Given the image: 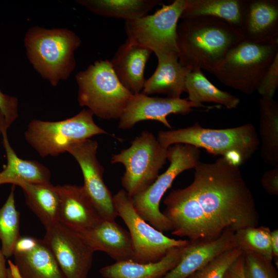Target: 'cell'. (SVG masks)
I'll use <instances>...</instances> for the list:
<instances>
[{
    "label": "cell",
    "instance_id": "5b68a950",
    "mask_svg": "<svg viewBox=\"0 0 278 278\" xmlns=\"http://www.w3.org/2000/svg\"><path fill=\"white\" fill-rule=\"evenodd\" d=\"M75 78L79 106L102 119H119L133 94L119 81L107 59L95 61Z\"/></svg>",
    "mask_w": 278,
    "mask_h": 278
},
{
    "label": "cell",
    "instance_id": "7a4b0ae2",
    "mask_svg": "<svg viewBox=\"0 0 278 278\" xmlns=\"http://www.w3.org/2000/svg\"><path fill=\"white\" fill-rule=\"evenodd\" d=\"M176 34L180 64L191 71L199 69L210 73L232 48L244 40L228 22L211 16L182 19Z\"/></svg>",
    "mask_w": 278,
    "mask_h": 278
},
{
    "label": "cell",
    "instance_id": "484cf974",
    "mask_svg": "<svg viewBox=\"0 0 278 278\" xmlns=\"http://www.w3.org/2000/svg\"><path fill=\"white\" fill-rule=\"evenodd\" d=\"M260 156L272 167H278V103L273 98L259 100Z\"/></svg>",
    "mask_w": 278,
    "mask_h": 278
},
{
    "label": "cell",
    "instance_id": "d590c367",
    "mask_svg": "<svg viewBox=\"0 0 278 278\" xmlns=\"http://www.w3.org/2000/svg\"><path fill=\"white\" fill-rule=\"evenodd\" d=\"M223 278H245L244 273L243 253L228 269Z\"/></svg>",
    "mask_w": 278,
    "mask_h": 278
},
{
    "label": "cell",
    "instance_id": "30bf717a",
    "mask_svg": "<svg viewBox=\"0 0 278 278\" xmlns=\"http://www.w3.org/2000/svg\"><path fill=\"white\" fill-rule=\"evenodd\" d=\"M186 0H175L152 14L125 21V30L129 42L150 50L157 57H178L177 27Z\"/></svg>",
    "mask_w": 278,
    "mask_h": 278
},
{
    "label": "cell",
    "instance_id": "e575fe53",
    "mask_svg": "<svg viewBox=\"0 0 278 278\" xmlns=\"http://www.w3.org/2000/svg\"><path fill=\"white\" fill-rule=\"evenodd\" d=\"M262 185L270 195H278V167H273L263 174L261 179Z\"/></svg>",
    "mask_w": 278,
    "mask_h": 278
},
{
    "label": "cell",
    "instance_id": "cb8c5ba5",
    "mask_svg": "<svg viewBox=\"0 0 278 278\" xmlns=\"http://www.w3.org/2000/svg\"><path fill=\"white\" fill-rule=\"evenodd\" d=\"M247 0H186L180 19L211 16L221 19L242 34ZM244 38V37H243Z\"/></svg>",
    "mask_w": 278,
    "mask_h": 278
},
{
    "label": "cell",
    "instance_id": "ab89813d",
    "mask_svg": "<svg viewBox=\"0 0 278 278\" xmlns=\"http://www.w3.org/2000/svg\"><path fill=\"white\" fill-rule=\"evenodd\" d=\"M4 119L3 116L2 115V114L0 113V134H1V131H2V125L3 120Z\"/></svg>",
    "mask_w": 278,
    "mask_h": 278
},
{
    "label": "cell",
    "instance_id": "f35d334b",
    "mask_svg": "<svg viewBox=\"0 0 278 278\" xmlns=\"http://www.w3.org/2000/svg\"><path fill=\"white\" fill-rule=\"evenodd\" d=\"M0 278H8L7 268L6 267L5 256L0 247Z\"/></svg>",
    "mask_w": 278,
    "mask_h": 278
},
{
    "label": "cell",
    "instance_id": "ba28073f",
    "mask_svg": "<svg viewBox=\"0 0 278 278\" xmlns=\"http://www.w3.org/2000/svg\"><path fill=\"white\" fill-rule=\"evenodd\" d=\"M168 148L153 133L145 130L128 148L112 156L111 164L120 163L125 166L121 184L131 197L145 190L156 180L167 160Z\"/></svg>",
    "mask_w": 278,
    "mask_h": 278
},
{
    "label": "cell",
    "instance_id": "f1b7e54d",
    "mask_svg": "<svg viewBox=\"0 0 278 278\" xmlns=\"http://www.w3.org/2000/svg\"><path fill=\"white\" fill-rule=\"evenodd\" d=\"M21 236L20 213L15 207L14 189L12 187L6 202L0 208V241L5 257L13 255L15 246Z\"/></svg>",
    "mask_w": 278,
    "mask_h": 278
},
{
    "label": "cell",
    "instance_id": "8fae6325",
    "mask_svg": "<svg viewBox=\"0 0 278 278\" xmlns=\"http://www.w3.org/2000/svg\"><path fill=\"white\" fill-rule=\"evenodd\" d=\"M117 216L124 221L131 237L132 260L139 263L158 261L171 249L186 246L189 240L169 238L142 218L134 208L132 198L121 189L113 196Z\"/></svg>",
    "mask_w": 278,
    "mask_h": 278
},
{
    "label": "cell",
    "instance_id": "74e56055",
    "mask_svg": "<svg viewBox=\"0 0 278 278\" xmlns=\"http://www.w3.org/2000/svg\"><path fill=\"white\" fill-rule=\"evenodd\" d=\"M8 263L9 265V267L7 268L8 278H21L15 265L10 260H8Z\"/></svg>",
    "mask_w": 278,
    "mask_h": 278
},
{
    "label": "cell",
    "instance_id": "836d02e7",
    "mask_svg": "<svg viewBox=\"0 0 278 278\" xmlns=\"http://www.w3.org/2000/svg\"><path fill=\"white\" fill-rule=\"evenodd\" d=\"M19 101L17 98L3 93L0 90V113L8 129L18 117Z\"/></svg>",
    "mask_w": 278,
    "mask_h": 278
},
{
    "label": "cell",
    "instance_id": "4fadbf2b",
    "mask_svg": "<svg viewBox=\"0 0 278 278\" xmlns=\"http://www.w3.org/2000/svg\"><path fill=\"white\" fill-rule=\"evenodd\" d=\"M97 142L89 138L72 145L66 152L78 162L83 177L82 187L101 218L115 220L117 214L113 196L104 182V169L97 158Z\"/></svg>",
    "mask_w": 278,
    "mask_h": 278
},
{
    "label": "cell",
    "instance_id": "277c9868",
    "mask_svg": "<svg viewBox=\"0 0 278 278\" xmlns=\"http://www.w3.org/2000/svg\"><path fill=\"white\" fill-rule=\"evenodd\" d=\"M24 42L27 58L34 69L56 86L60 81L66 80L74 70V52L81 41L67 28L33 26L27 31Z\"/></svg>",
    "mask_w": 278,
    "mask_h": 278
},
{
    "label": "cell",
    "instance_id": "d6986e66",
    "mask_svg": "<svg viewBox=\"0 0 278 278\" xmlns=\"http://www.w3.org/2000/svg\"><path fill=\"white\" fill-rule=\"evenodd\" d=\"M242 34L253 43L278 40V1L247 0Z\"/></svg>",
    "mask_w": 278,
    "mask_h": 278
},
{
    "label": "cell",
    "instance_id": "4316f807",
    "mask_svg": "<svg viewBox=\"0 0 278 278\" xmlns=\"http://www.w3.org/2000/svg\"><path fill=\"white\" fill-rule=\"evenodd\" d=\"M160 0H77V3L96 14L132 21L147 14Z\"/></svg>",
    "mask_w": 278,
    "mask_h": 278
},
{
    "label": "cell",
    "instance_id": "4dcf8cb0",
    "mask_svg": "<svg viewBox=\"0 0 278 278\" xmlns=\"http://www.w3.org/2000/svg\"><path fill=\"white\" fill-rule=\"evenodd\" d=\"M242 253L237 247L227 250L210 260L188 278H223L228 269Z\"/></svg>",
    "mask_w": 278,
    "mask_h": 278
},
{
    "label": "cell",
    "instance_id": "7402d4cb",
    "mask_svg": "<svg viewBox=\"0 0 278 278\" xmlns=\"http://www.w3.org/2000/svg\"><path fill=\"white\" fill-rule=\"evenodd\" d=\"M185 246L171 249L155 262H115L100 268L99 273L104 278H162L179 262Z\"/></svg>",
    "mask_w": 278,
    "mask_h": 278
},
{
    "label": "cell",
    "instance_id": "5bb4252c",
    "mask_svg": "<svg viewBox=\"0 0 278 278\" xmlns=\"http://www.w3.org/2000/svg\"><path fill=\"white\" fill-rule=\"evenodd\" d=\"M209 108L202 103L182 99L151 97L142 93L133 94L119 118L118 128L128 129L146 120L158 121L171 128L167 119L171 114L186 115L194 108Z\"/></svg>",
    "mask_w": 278,
    "mask_h": 278
},
{
    "label": "cell",
    "instance_id": "3957f363",
    "mask_svg": "<svg viewBox=\"0 0 278 278\" xmlns=\"http://www.w3.org/2000/svg\"><path fill=\"white\" fill-rule=\"evenodd\" d=\"M157 138L165 148L176 144L190 145L221 155L238 166L248 161L260 145L256 130L251 123L230 128L209 129L196 123L184 128L160 131Z\"/></svg>",
    "mask_w": 278,
    "mask_h": 278
},
{
    "label": "cell",
    "instance_id": "83f0119b",
    "mask_svg": "<svg viewBox=\"0 0 278 278\" xmlns=\"http://www.w3.org/2000/svg\"><path fill=\"white\" fill-rule=\"evenodd\" d=\"M186 92L189 101L202 103L213 102L231 110L236 108L240 99L215 86L204 76L201 70L190 71L185 81Z\"/></svg>",
    "mask_w": 278,
    "mask_h": 278
},
{
    "label": "cell",
    "instance_id": "9a60e30c",
    "mask_svg": "<svg viewBox=\"0 0 278 278\" xmlns=\"http://www.w3.org/2000/svg\"><path fill=\"white\" fill-rule=\"evenodd\" d=\"M13 255L21 278H66L43 239L21 236Z\"/></svg>",
    "mask_w": 278,
    "mask_h": 278
},
{
    "label": "cell",
    "instance_id": "52a82bcc",
    "mask_svg": "<svg viewBox=\"0 0 278 278\" xmlns=\"http://www.w3.org/2000/svg\"><path fill=\"white\" fill-rule=\"evenodd\" d=\"M93 115L90 110L83 109L60 121L33 119L24 133L25 138L41 157L57 156L77 143L107 134L95 124Z\"/></svg>",
    "mask_w": 278,
    "mask_h": 278
},
{
    "label": "cell",
    "instance_id": "ac0fdd59",
    "mask_svg": "<svg viewBox=\"0 0 278 278\" xmlns=\"http://www.w3.org/2000/svg\"><path fill=\"white\" fill-rule=\"evenodd\" d=\"M78 233L94 252H103L115 262L132 259L129 233L115 220L102 219L91 229Z\"/></svg>",
    "mask_w": 278,
    "mask_h": 278
},
{
    "label": "cell",
    "instance_id": "d6a6232c",
    "mask_svg": "<svg viewBox=\"0 0 278 278\" xmlns=\"http://www.w3.org/2000/svg\"><path fill=\"white\" fill-rule=\"evenodd\" d=\"M278 86V54L261 79L256 91L262 97L273 98Z\"/></svg>",
    "mask_w": 278,
    "mask_h": 278
},
{
    "label": "cell",
    "instance_id": "8d00e7d4",
    "mask_svg": "<svg viewBox=\"0 0 278 278\" xmlns=\"http://www.w3.org/2000/svg\"><path fill=\"white\" fill-rule=\"evenodd\" d=\"M271 245L273 259H274L276 267L278 266V230L274 229L271 233Z\"/></svg>",
    "mask_w": 278,
    "mask_h": 278
},
{
    "label": "cell",
    "instance_id": "e0dca14e",
    "mask_svg": "<svg viewBox=\"0 0 278 278\" xmlns=\"http://www.w3.org/2000/svg\"><path fill=\"white\" fill-rule=\"evenodd\" d=\"M234 234L227 231L215 239L189 240L179 262L162 278H188L215 257L235 247Z\"/></svg>",
    "mask_w": 278,
    "mask_h": 278
},
{
    "label": "cell",
    "instance_id": "6da1fadb",
    "mask_svg": "<svg viewBox=\"0 0 278 278\" xmlns=\"http://www.w3.org/2000/svg\"><path fill=\"white\" fill-rule=\"evenodd\" d=\"M194 169L193 182L163 201L173 235L208 240L227 231L258 226L255 200L238 166L221 157L212 163L199 161Z\"/></svg>",
    "mask_w": 278,
    "mask_h": 278
},
{
    "label": "cell",
    "instance_id": "44dd1931",
    "mask_svg": "<svg viewBox=\"0 0 278 278\" xmlns=\"http://www.w3.org/2000/svg\"><path fill=\"white\" fill-rule=\"evenodd\" d=\"M157 58V67L145 80L141 93L148 96L161 94L167 97L181 98L182 94L186 92V78L191 71L180 64L178 56H164Z\"/></svg>",
    "mask_w": 278,
    "mask_h": 278
},
{
    "label": "cell",
    "instance_id": "7c38bea8",
    "mask_svg": "<svg viewBox=\"0 0 278 278\" xmlns=\"http://www.w3.org/2000/svg\"><path fill=\"white\" fill-rule=\"evenodd\" d=\"M45 230L43 240L66 278H87L94 251L80 234L59 221Z\"/></svg>",
    "mask_w": 278,
    "mask_h": 278
},
{
    "label": "cell",
    "instance_id": "d4e9b609",
    "mask_svg": "<svg viewBox=\"0 0 278 278\" xmlns=\"http://www.w3.org/2000/svg\"><path fill=\"white\" fill-rule=\"evenodd\" d=\"M15 185L24 191L26 202L45 228L58 221L60 198L57 186L50 182H19Z\"/></svg>",
    "mask_w": 278,
    "mask_h": 278
},
{
    "label": "cell",
    "instance_id": "1f68e13d",
    "mask_svg": "<svg viewBox=\"0 0 278 278\" xmlns=\"http://www.w3.org/2000/svg\"><path fill=\"white\" fill-rule=\"evenodd\" d=\"M245 278H278L271 260L251 252L243 253Z\"/></svg>",
    "mask_w": 278,
    "mask_h": 278
},
{
    "label": "cell",
    "instance_id": "2e32d148",
    "mask_svg": "<svg viewBox=\"0 0 278 278\" xmlns=\"http://www.w3.org/2000/svg\"><path fill=\"white\" fill-rule=\"evenodd\" d=\"M57 187L60 198L59 222L80 233L102 220L82 186L65 184Z\"/></svg>",
    "mask_w": 278,
    "mask_h": 278
},
{
    "label": "cell",
    "instance_id": "f546056e",
    "mask_svg": "<svg viewBox=\"0 0 278 278\" xmlns=\"http://www.w3.org/2000/svg\"><path fill=\"white\" fill-rule=\"evenodd\" d=\"M271 231L268 227H248L234 232L235 247L242 253L251 252L272 260Z\"/></svg>",
    "mask_w": 278,
    "mask_h": 278
},
{
    "label": "cell",
    "instance_id": "9c48e42d",
    "mask_svg": "<svg viewBox=\"0 0 278 278\" xmlns=\"http://www.w3.org/2000/svg\"><path fill=\"white\" fill-rule=\"evenodd\" d=\"M199 158V148L195 146L184 144L170 146L167 150L170 165L166 171L145 190L131 197L137 213L158 231L163 233L172 230L170 221L160 209L162 197L179 174L195 168Z\"/></svg>",
    "mask_w": 278,
    "mask_h": 278
},
{
    "label": "cell",
    "instance_id": "ffe728a7",
    "mask_svg": "<svg viewBox=\"0 0 278 278\" xmlns=\"http://www.w3.org/2000/svg\"><path fill=\"white\" fill-rule=\"evenodd\" d=\"M152 52L126 40L110 60L123 85L132 94L141 93L146 79V64Z\"/></svg>",
    "mask_w": 278,
    "mask_h": 278
},
{
    "label": "cell",
    "instance_id": "603a6c76",
    "mask_svg": "<svg viewBox=\"0 0 278 278\" xmlns=\"http://www.w3.org/2000/svg\"><path fill=\"white\" fill-rule=\"evenodd\" d=\"M4 119L2 125L3 144L7 157V164L0 171V185L19 182L28 183L50 182V172L48 168L34 160L20 158L13 149L7 136Z\"/></svg>",
    "mask_w": 278,
    "mask_h": 278
},
{
    "label": "cell",
    "instance_id": "8992f818",
    "mask_svg": "<svg viewBox=\"0 0 278 278\" xmlns=\"http://www.w3.org/2000/svg\"><path fill=\"white\" fill-rule=\"evenodd\" d=\"M278 54V40L258 43L244 40L232 48L212 73L224 85L250 95Z\"/></svg>",
    "mask_w": 278,
    "mask_h": 278
}]
</instances>
